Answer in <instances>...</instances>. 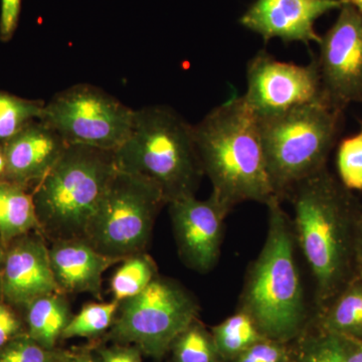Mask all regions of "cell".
Listing matches in <instances>:
<instances>
[{
    "instance_id": "obj_1",
    "label": "cell",
    "mask_w": 362,
    "mask_h": 362,
    "mask_svg": "<svg viewBox=\"0 0 362 362\" xmlns=\"http://www.w3.org/2000/svg\"><path fill=\"white\" fill-rule=\"evenodd\" d=\"M287 201L294 211L297 247L314 280V313L354 277V239L362 206L327 168L297 185Z\"/></svg>"
},
{
    "instance_id": "obj_2",
    "label": "cell",
    "mask_w": 362,
    "mask_h": 362,
    "mask_svg": "<svg viewBox=\"0 0 362 362\" xmlns=\"http://www.w3.org/2000/svg\"><path fill=\"white\" fill-rule=\"evenodd\" d=\"M197 154L214 194L230 211L238 204H266L272 187L259 122L244 96H233L194 125Z\"/></svg>"
},
{
    "instance_id": "obj_3",
    "label": "cell",
    "mask_w": 362,
    "mask_h": 362,
    "mask_svg": "<svg viewBox=\"0 0 362 362\" xmlns=\"http://www.w3.org/2000/svg\"><path fill=\"white\" fill-rule=\"evenodd\" d=\"M266 206L265 243L247 268L237 308L254 319L264 337L293 342L306 329L312 314L297 263L292 218L277 197Z\"/></svg>"
},
{
    "instance_id": "obj_4",
    "label": "cell",
    "mask_w": 362,
    "mask_h": 362,
    "mask_svg": "<svg viewBox=\"0 0 362 362\" xmlns=\"http://www.w3.org/2000/svg\"><path fill=\"white\" fill-rule=\"evenodd\" d=\"M114 159L119 171L156 185L168 204L194 197L204 176L194 125L166 105L135 110L129 135Z\"/></svg>"
},
{
    "instance_id": "obj_5",
    "label": "cell",
    "mask_w": 362,
    "mask_h": 362,
    "mask_svg": "<svg viewBox=\"0 0 362 362\" xmlns=\"http://www.w3.org/2000/svg\"><path fill=\"white\" fill-rule=\"evenodd\" d=\"M116 173L113 151L69 145L56 165L32 189L45 239H83Z\"/></svg>"
},
{
    "instance_id": "obj_6",
    "label": "cell",
    "mask_w": 362,
    "mask_h": 362,
    "mask_svg": "<svg viewBox=\"0 0 362 362\" xmlns=\"http://www.w3.org/2000/svg\"><path fill=\"white\" fill-rule=\"evenodd\" d=\"M259 122L272 187L283 202L297 185L327 168L341 132L343 111L320 101Z\"/></svg>"
},
{
    "instance_id": "obj_7",
    "label": "cell",
    "mask_w": 362,
    "mask_h": 362,
    "mask_svg": "<svg viewBox=\"0 0 362 362\" xmlns=\"http://www.w3.org/2000/svg\"><path fill=\"white\" fill-rule=\"evenodd\" d=\"M199 312L201 305L187 288L159 274L144 291L119 303L115 321L101 340L134 345L159 362Z\"/></svg>"
},
{
    "instance_id": "obj_8",
    "label": "cell",
    "mask_w": 362,
    "mask_h": 362,
    "mask_svg": "<svg viewBox=\"0 0 362 362\" xmlns=\"http://www.w3.org/2000/svg\"><path fill=\"white\" fill-rule=\"evenodd\" d=\"M164 206L156 185L117 169L83 239L104 256L123 261L145 252Z\"/></svg>"
},
{
    "instance_id": "obj_9",
    "label": "cell",
    "mask_w": 362,
    "mask_h": 362,
    "mask_svg": "<svg viewBox=\"0 0 362 362\" xmlns=\"http://www.w3.org/2000/svg\"><path fill=\"white\" fill-rule=\"evenodd\" d=\"M135 110L109 93L77 84L45 104L42 120L69 145L115 151L129 135Z\"/></svg>"
},
{
    "instance_id": "obj_10",
    "label": "cell",
    "mask_w": 362,
    "mask_h": 362,
    "mask_svg": "<svg viewBox=\"0 0 362 362\" xmlns=\"http://www.w3.org/2000/svg\"><path fill=\"white\" fill-rule=\"evenodd\" d=\"M243 96L259 120L325 101L316 58L301 66L279 61L266 51L247 64V92Z\"/></svg>"
},
{
    "instance_id": "obj_11",
    "label": "cell",
    "mask_w": 362,
    "mask_h": 362,
    "mask_svg": "<svg viewBox=\"0 0 362 362\" xmlns=\"http://www.w3.org/2000/svg\"><path fill=\"white\" fill-rule=\"evenodd\" d=\"M342 1L337 21L321 37L316 59L323 99L344 112L351 103H362V14Z\"/></svg>"
},
{
    "instance_id": "obj_12",
    "label": "cell",
    "mask_w": 362,
    "mask_h": 362,
    "mask_svg": "<svg viewBox=\"0 0 362 362\" xmlns=\"http://www.w3.org/2000/svg\"><path fill=\"white\" fill-rule=\"evenodd\" d=\"M168 206L181 262L190 270L209 273L218 265L226 218L232 211L214 194L204 201L183 197Z\"/></svg>"
},
{
    "instance_id": "obj_13",
    "label": "cell",
    "mask_w": 362,
    "mask_h": 362,
    "mask_svg": "<svg viewBox=\"0 0 362 362\" xmlns=\"http://www.w3.org/2000/svg\"><path fill=\"white\" fill-rule=\"evenodd\" d=\"M59 292L54 282L49 247L40 232L26 233L6 247L0 267V300L25 307L37 298Z\"/></svg>"
},
{
    "instance_id": "obj_14",
    "label": "cell",
    "mask_w": 362,
    "mask_h": 362,
    "mask_svg": "<svg viewBox=\"0 0 362 362\" xmlns=\"http://www.w3.org/2000/svg\"><path fill=\"white\" fill-rule=\"evenodd\" d=\"M342 0H256L240 23L258 33L265 42L272 39L285 42L320 44L316 33V21L323 14L341 8Z\"/></svg>"
},
{
    "instance_id": "obj_15",
    "label": "cell",
    "mask_w": 362,
    "mask_h": 362,
    "mask_svg": "<svg viewBox=\"0 0 362 362\" xmlns=\"http://www.w3.org/2000/svg\"><path fill=\"white\" fill-rule=\"evenodd\" d=\"M69 146L54 128L42 119L33 121L4 143L6 180L35 187Z\"/></svg>"
},
{
    "instance_id": "obj_16",
    "label": "cell",
    "mask_w": 362,
    "mask_h": 362,
    "mask_svg": "<svg viewBox=\"0 0 362 362\" xmlns=\"http://www.w3.org/2000/svg\"><path fill=\"white\" fill-rule=\"evenodd\" d=\"M49 255L59 292L66 296L86 293L98 300H102L103 274L121 262L104 256L81 238L51 242Z\"/></svg>"
},
{
    "instance_id": "obj_17",
    "label": "cell",
    "mask_w": 362,
    "mask_h": 362,
    "mask_svg": "<svg viewBox=\"0 0 362 362\" xmlns=\"http://www.w3.org/2000/svg\"><path fill=\"white\" fill-rule=\"evenodd\" d=\"M25 310L26 333L45 349H58L62 334L74 316L66 295L49 293L26 305Z\"/></svg>"
},
{
    "instance_id": "obj_18",
    "label": "cell",
    "mask_w": 362,
    "mask_h": 362,
    "mask_svg": "<svg viewBox=\"0 0 362 362\" xmlns=\"http://www.w3.org/2000/svg\"><path fill=\"white\" fill-rule=\"evenodd\" d=\"M308 324L362 341V279L352 278L323 309L312 313Z\"/></svg>"
},
{
    "instance_id": "obj_19",
    "label": "cell",
    "mask_w": 362,
    "mask_h": 362,
    "mask_svg": "<svg viewBox=\"0 0 362 362\" xmlns=\"http://www.w3.org/2000/svg\"><path fill=\"white\" fill-rule=\"evenodd\" d=\"M40 232L35 202L30 188L0 181V240L4 247L26 233Z\"/></svg>"
},
{
    "instance_id": "obj_20",
    "label": "cell",
    "mask_w": 362,
    "mask_h": 362,
    "mask_svg": "<svg viewBox=\"0 0 362 362\" xmlns=\"http://www.w3.org/2000/svg\"><path fill=\"white\" fill-rule=\"evenodd\" d=\"M296 362H362V341L307 325L295 340Z\"/></svg>"
},
{
    "instance_id": "obj_21",
    "label": "cell",
    "mask_w": 362,
    "mask_h": 362,
    "mask_svg": "<svg viewBox=\"0 0 362 362\" xmlns=\"http://www.w3.org/2000/svg\"><path fill=\"white\" fill-rule=\"evenodd\" d=\"M221 362H230L264 335L247 312L238 309L211 330Z\"/></svg>"
},
{
    "instance_id": "obj_22",
    "label": "cell",
    "mask_w": 362,
    "mask_h": 362,
    "mask_svg": "<svg viewBox=\"0 0 362 362\" xmlns=\"http://www.w3.org/2000/svg\"><path fill=\"white\" fill-rule=\"evenodd\" d=\"M120 264L110 282L112 300L118 303L139 295L159 275L156 261L146 252L127 257Z\"/></svg>"
},
{
    "instance_id": "obj_23",
    "label": "cell",
    "mask_w": 362,
    "mask_h": 362,
    "mask_svg": "<svg viewBox=\"0 0 362 362\" xmlns=\"http://www.w3.org/2000/svg\"><path fill=\"white\" fill-rule=\"evenodd\" d=\"M118 308L119 303L114 300L85 304L77 315L71 317L62 340L76 337L101 339L113 325Z\"/></svg>"
},
{
    "instance_id": "obj_24",
    "label": "cell",
    "mask_w": 362,
    "mask_h": 362,
    "mask_svg": "<svg viewBox=\"0 0 362 362\" xmlns=\"http://www.w3.org/2000/svg\"><path fill=\"white\" fill-rule=\"evenodd\" d=\"M169 352L173 362H221L213 335L199 318L175 338Z\"/></svg>"
},
{
    "instance_id": "obj_25",
    "label": "cell",
    "mask_w": 362,
    "mask_h": 362,
    "mask_svg": "<svg viewBox=\"0 0 362 362\" xmlns=\"http://www.w3.org/2000/svg\"><path fill=\"white\" fill-rule=\"evenodd\" d=\"M45 102L25 99L0 90V143H4L33 121L42 119Z\"/></svg>"
},
{
    "instance_id": "obj_26",
    "label": "cell",
    "mask_w": 362,
    "mask_h": 362,
    "mask_svg": "<svg viewBox=\"0 0 362 362\" xmlns=\"http://www.w3.org/2000/svg\"><path fill=\"white\" fill-rule=\"evenodd\" d=\"M337 169L343 187L351 192L362 190V127L338 143Z\"/></svg>"
},
{
    "instance_id": "obj_27",
    "label": "cell",
    "mask_w": 362,
    "mask_h": 362,
    "mask_svg": "<svg viewBox=\"0 0 362 362\" xmlns=\"http://www.w3.org/2000/svg\"><path fill=\"white\" fill-rule=\"evenodd\" d=\"M65 349H47L28 333L14 338L0 349V362H58Z\"/></svg>"
},
{
    "instance_id": "obj_28",
    "label": "cell",
    "mask_w": 362,
    "mask_h": 362,
    "mask_svg": "<svg viewBox=\"0 0 362 362\" xmlns=\"http://www.w3.org/2000/svg\"><path fill=\"white\" fill-rule=\"evenodd\" d=\"M291 343L264 337L230 362H296V350Z\"/></svg>"
},
{
    "instance_id": "obj_29",
    "label": "cell",
    "mask_w": 362,
    "mask_h": 362,
    "mask_svg": "<svg viewBox=\"0 0 362 362\" xmlns=\"http://www.w3.org/2000/svg\"><path fill=\"white\" fill-rule=\"evenodd\" d=\"M110 343L100 340L92 345L100 362H143L142 351L134 345Z\"/></svg>"
},
{
    "instance_id": "obj_30",
    "label": "cell",
    "mask_w": 362,
    "mask_h": 362,
    "mask_svg": "<svg viewBox=\"0 0 362 362\" xmlns=\"http://www.w3.org/2000/svg\"><path fill=\"white\" fill-rule=\"evenodd\" d=\"M25 332V319L21 318L13 305L0 300V349Z\"/></svg>"
},
{
    "instance_id": "obj_31",
    "label": "cell",
    "mask_w": 362,
    "mask_h": 362,
    "mask_svg": "<svg viewBox=\"0 0 362 362\" xmlns=\"http://www.w3.org/2000/svg\"><path fill=\"white\" fill-rule=\"evenodd\" d=\"M21 0H1L0 7V40L13 39L20 21Z\"/></svg>"
},
{
    "instance_id": "obj_32",
    "label": "cell",
    "mask_w": 362,
    "mask_h": 362,
    "mask_svg": "<svg viewBox=\"0 0 362 362\" xmlns=\"http://www.w3.org/2000/svg\"><path fill=\"white\" fill-rule=\"evenodd\" d=\"M58 362H100L93 347L65 350V354Z\"/></svg>"
},
{
    "instance_id": "obj_33",
    "label": "cell",
    "mask_w": 362,
    "mask_h": 362,
    "mask_svg": "<svg viewBox=\"0 0 362 362\" xmlns=\"http://www.w3.org/2000/svg\"><path fill=\"white\" fill-rule=\"evenodd\" d=\"M354 277L362 279V213L357 223L354 239Z\"/></svg>"
},
{
    "instance_id": "obj_34",
    "label": "cell",
    "mask_w": 362,
    "mask_h": 362,
    "mask_svg": "<svg viewBox=\"0 0 362 362\" xmlns=\"http://www.w3.org/2000/svg\"><path fill=\"white\" fill-rule=\"evenodd\" d=\"M6 160L4 154V143H0V181L6 180Z\"/></svg>"
},
{
    "instance_id": "obj_35",
    "label": "cell",
    "mask_w": 362,
    "mask_h": 362,
    "mask_svg": "<svg viewBox=\"0 0 362 362\" xmlns=\"http://www.w3.org/2000/svg\"><path fill=\"white\" fill-rule=\"evenodd\" d=\"M350 4H352L357 11L362 14V0H346Z\"/></svg>"
},
{
    "instance_id": "obj_36",
    "label": "cell",
    "mask_w": 362,
    "mask_h": 362,
    "mask_svg": "<svg viewBox=\"0 0 362 362\" xmlns=\"http://www.w3.org/2000/svg\"><path fill=\"white\" fill-rule=\"evenodd\" d=\"M4 255H6V247L4 246L1 240H0V267H1L2 262H4Z\"/></svg>"
}]
</instances>
